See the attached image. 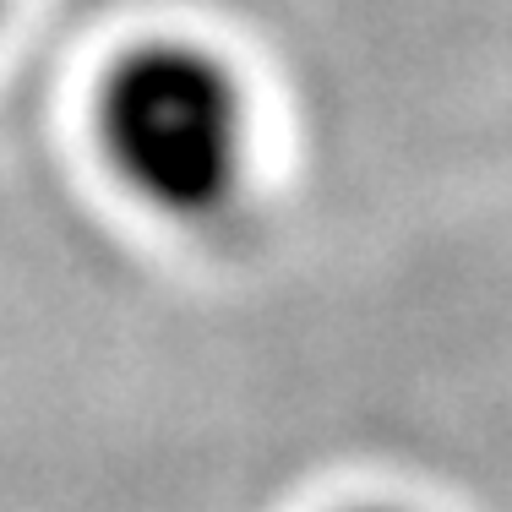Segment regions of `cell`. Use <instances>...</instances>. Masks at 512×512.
I'll return each instance as SVG.
<instances>
[{
	"label": "cell",
	"mask_w": 512,
	"mask_h": 512,
	"mask_svg": "<svg viewBox=\"0 0 512 512\" xmlns=\"http://www.w3.org/2000/svg\"><path fill=\"white\" fill-rule=\"evenodd\" d=\"M355 512H398V507H355Z\"/></svg>",
	"instance_id": "2"
},
{
	"label": "cell",
	"mask_w": 512,
	"mask_h": 512,
	"mask_svg": "<svg viewBox=\"0 0 512 512\" xmlns=\"http://www.w3.org/2000/svg\"><path fill=\"white\" fill-rule=\"evenodd\" d=\"M115 180L169 224H218L246 186V93L213 50L148 39L115 55L93 99Z\"/></svg>",
	"instance_id": "1"
}]
</instances>
